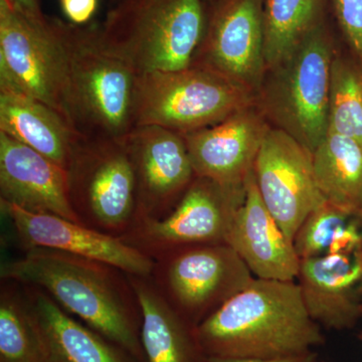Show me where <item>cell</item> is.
<instances>
[{"label": "cell", "instance_id": "cell-1", "mask_svg": "<svg viewBox=\"0 0 362 362\" xmlns=\"http://www.w3.org/2000/svg\"><path fill=\"white\" fill-rule=\"evenodd\" d=\"M1 281L39 288L64 310L136 358L143 349L138 335L139 306L127 275L115 267L68 252L33 247L2 264Z\"/></svg>", "mask_w": 362, "mask_h": 362}, {"label": "cell", "instance_id": "cell-2", "mask_svg": "<svg viewBox=\"0 0 362 362\" xmlns=\"http://www.w3.org/2000/svg\"><path fill=\"white\" fill-rule=\"evenodd\" d=\"M214 357L275 359L304 356L323 337L294 281L254 279L197 327Z\"/></svg>", "mask_w": 362, "mask_h": 362}, {"label": "cell", "instance_id": "cell-3", "mask_svg": "<svg viewBox=\"0 0 362 362\" xmlns=\"http://www.w3.org/2000/svg\"><path fill=\"white\" fill-rule=\"evenodd\" d=\"M202 0H116L98 23L102 47L137 75L192 66L206 30Z\"/></svg>", "mask_w": 362, "mask_h": 362}, {"label": "cell", "instance_id": "cell-4", "mask_svg": "<svg viewBox=\"0 0 362 362\" xmlns=\"http://www.w3.org/2000/svg\"><path fill=\"white\" fill-rule=\"evenodd\" d=\"M65 49L71 127L86 138L121 139L134 128L137 74L102 47L98 23L57 18Z\"/></svg>", "mask_w": 362, "mask_h": 362}, {"label": "cell", "instance_id": "cell-5", "mask_svg": "<svg viewBox=\"0 0 362 362\" xmlns=\"http://www.w3.org/2000/svg\"><path fill=\"white\" fill-rule=\"evenodd\" d=\"M66 170L69 201L82 225L121 239L134 228L137 177L123 138L80 136Z\"/></svg>", "mask_w": 362, "mask_h": 362}, {"label": "cell", "instance_id": "cell-6", "mask_svg": "<svg viewBox=\"0 0 362 362\" xmlns=\"http://www.w3.org/2000/svg\"><path fill=\"white\" fill-rule=\"evenodd\" d=\"M252 96L251 90L201 66L142 74L136 78L134 124L185 134L251 107Z\"/></svg>", "mask_w": 362, "mask_h": 362}, {"label": "cell", "instance_id": "cell-7", "mask_svg": "<svg viewBox=\"0 0 362 362\" xmlns=\"http://www.w3.org/2000/svg\"><path fill=\"white\" fill-rule=\"evenodd\" d=\"M0 89L39 100L71 127L68 64L57 18L37 23L0 0Z\"/></svg>", "mask_w": 362, "mask_h": 362}, {"label": "cell", "instance_id": "cell-8", "mask_svg": "<svg viewBox=\"0 0 362 362\" xmlns=\"http://www.w3.org/2000/svg\"><path fill=\"white\" fill-rule=\"evenodd\" d=\"M332 47L317 23L277 68L268 89V109L286 131L312 154L328 133Z\"/></svg>", "mask_w": 362, "mask_h": 362}, {"label": "cell", "instance_id": "cell-9", "mask_svg": "<svg viewBox=\"0 0 362 362\" xmlns=\"http://www.w3.org/2000/svg\"><path fill=\"white\" fill-rule=\"evenodd\" d=\"M245 194L197 176L175 209L158 220L143 218L122 239L156 259L177 247L223 240Z\"/></svg>", "mask_w": 362, "mask_h": 362}, {"label": "cell", "instance_id": "cell-10", "mask_svg": "<svg viewBox=\"0 0 362 362\" xmlns=\"http://www.w3.org/2000/svg\"><path fill=\"white\" fill-rule=\"evenodd\" d=\"M250 273L226 244L165 255L156 259L150 278L173 309L199 315L244 289L254 280Z\"/></svg>", "mask_w": 362, "mask_h": 362}, {"label": "cell", "instance_id": "cell-11", "mask_svg": "<svg viewBox=\"0 0 362 362\" xmlns=\"http://www.w3.org/2000/svg\"><path fill=\"white\" fill-rule=\"evenodd\" d=\"M254 175L264 204L291 242L309 214L327 202L316 181L311 152L280 128L267 132Z\"/></svg>", "mask_w": 362, "mask_h": 362}, {"label": "cell", "instance_id": "cell-12", "mask_svg": "<svg viewBox=\"0 0 362 362\" xmlns=\"http://www.w3.org/2000/svg\"><path fill=\"white\" fill-rule=\"evenodd\" d=\"M192 66L259 89L267 70L261 0H218Z\"/></svg>", "mask_w": 362, "mask_h": 362}, {"label": "cell", "instance_id": "cell-13", "mask_svg": "<svg viewBox=\"0 0 362 362\" xmlns=\"http://www.w3.org/2000/svg\"><path fill=\"white\" fill-rule=\"evenodd\" d=\"M123 140L137 177V221L168 216L197 177L183 135L143 125L135 126Z\"/></svg>", "mask_w": 362, "mask_h": 362}, {"label": "cell", "instance_id": "cell-14", "mask_svg": "<svg viewBox=\"0 0 362 362\" xmlns=\"http://www.w3.org/2000/svg\"><path fill=\"white\" fill-rule=\"evenodd\" d=\"M23 249L45 247L101 262L127 275L150 278L156 259L123 239L54 214L30 213L0 202Z\"/></svg>", "mask_w": 362, "mask_h": 362}, {"label": "cell", "instance_id": "cell-15", "mask_svg": "<svg viewBox=\"0 0 362 362\" xmlns=\"http://www.w3.org/2000/svg\"><path fill=\"white\" fill-rule=\"evenodd\" d=\"M269 129L251 106L220 123L182 135L197 176L242 189Z\"/></svg>", "mask_w": 362, "mask_h": 362}, {"label": "cell", "instance_id": "cell-16", "mask_svg": "<svg viewBox=\"0 0 362 362\" xmlns=\"http://www.w3.org/2000/svg\"><path fill=\"white\" fill-rule=\"evenodd\" d=\"M225 243L257 278L294 281L299 275L301 259L264 204L254 168L245 181L244 197L233 214Z\"/></svg>", "mask_w": 362, "mask_h": 362}, {"label": "cell", "instance_id": "cell-17", "mask_svg": "<svg viewBox=\"0 0 362 362\" xmlns=\"http://www.w3.org/2000/svg\"><path fill=\"white\" fill-rule=\"evenodd\" d=\"M0 202L81 223L69 201L66 169L4 132H0Z\"/></svg>", "mask_w": 362, "mask_h": 362}, {"label": "cell", "instance_id": "cell-18", "mask_svg": "<svg viewBox=\"0 0 362 362\" xmlns=\"http://www.w3.org/2000/svg\"><path fill=\"white\" fill-rule=\"evenodd\" d=\"M298 277L314 320L343 327L362 311L356 303L362 290V250L301 259Z\"/></svg>", "mask_w": 362, "mask_h": 362}, {"label": "cell", "instance_id": "cell-19", "mask_svg": "<svg viewBox=\"0 0 362 362\" xmlns=\"http://www.w3.org/2000/svg\"><path fill=\"white\" fill-rule=\"evenodd\" d=\"M20 285L45 362H124L99 333L78 323L47 293Z\"/></svg>", "mask_w": 362, "mask_h": 362}, {"label": "cell", "instance_id": "cell-20", "mask_svg": "<svg viewBox=\"0 0 362 362\" xmlns=\"http://www.w3.org/2000/svg\"><path fill=\"white\" fill-rule=\"evenodd\" d=\"M0 132L66 169L78 135L64 117L35 98L0 89Z\"/></svg>", "mask_w": 362, "mask_h": 362}, {"label": "cell", "instance_id": "cell-21", "mask_svg": "<svg viewBox=\"0 0 362 362\" xmlns=\"http://www.w3.org/2000/svg\"><path fill=\"white\" fill-rule=\"evenodd\" d=\"M312 156L316 181L326 201L362 214V142L327 133Z\"/></svg>", "mask_w": 362, "mask_h": 362}, {"label": "cell", "instance_id": "cell-22", "mask_svg": "<svg viewBox=\"0 0 362 362\" xmlns=\"http://www.w3.org/2000/svg\"><path fill=\"white\" fill-rule=\"evenodd\" d=\"M127 278L139 306L140 341L147 362H187V342L173 307L151 278Z\"/></svg>", "mask_w": 362, "mask_h": 362}, {"label": "cell", "instance_id": "cell-23", "mask_svg": "<svg viewBox=\"0 0 362 362\" xmlns=\"http://www.w3.org/2000/svg\"><path fill=\"white\" fill-rule=\"evenodd\" d=\"M295 250L301 259L362 250V214L326 202L298 230Z\"/></svg>", "mask_w": 362, "mask_h": 362}, {"label": "cell", "instance_id": "cell-24", "mask_svg": "<svg viewBox=\"0 0 362 362\" xmlns=\"http://www.w3.org/2000/svg\"><path fill=\"white\" fill-rule=\"evenodd\" d=\"M320 0H266L263 11L267 70L283 63L318 23Z\"/></svg>", "mask_w": 362, "mask_h": 362}, {"label": "cell", "instance_id": "cell-25", "mask_svg": "<svg viewBox=\"0 0 362 362\" xmlns=\"http://www.w3.org/2000/svg\"><path fill=\"white\" fill-rule=\"evenodd\" d=\"M0 362H45L23 290L11 281L0 292Z\"/></svg>", "mask_w": 362, "mask_h": 362}, {"label": "cell", "instance_id": "cell-26", "mask_svg": "<svg viewBox=\"0 0 362 362\" xmlns=\"http://www.w3.org/2000/svg\"><path fill=\"white\" fill-rule=\"evenodd\" d=\"M328 133L362 142V66L333 58L331 65Z\"/></svg>", "mask_w": 362, "mask_h": 362}, {"label": "cell", "instance_id": "cell-27", "mask_svg": "<svg viewBox=\"0 0 362 362\" xmlns=\"http://www.w3.org/2000/svg\"><path fill=\"white\" fill-rule=\"evenodd\" d=\"M345 39L362 66V0H332Z\"/></svg>", "mask_w": 362, "mask_h": 362}, {"label": "cell", "instance_id": "cell-28", "mask_svg": "<svg viewBox=\"0 0 362 362\" xmlns=\"http://www.w3.org/2000/svg\"><path fill=\"white\" fill-rule=\"evenodd\" d=\"M59 4L69 23L75 25L90 23L98 8V0H61Z\"/></svg>", "mask_w": 362, "mask_h": 362}, {"label": "cell", "instance_id": "cell-29", "mask_svg": "<svg viewBox=\"0 0 362 362\" xmlns=\"http://www.w3.org/2000/svg\"><path fill=\"white\" fill-rule=\"evenodd\" d=\"M8 2L30 20L40 23H47L49 20L42 11L40 0H8Z\"/></svg>", "mask_w": 362, "mask_h": 362}, {"label": "cell", "instance_id": "cell-30", "mask_svg": "<svg viewBox=\"0 0 362 362\" xmlns=\"http://www.w3.org/2000/svg\"><path fill=\"white\" fill-rule=\"evenodd\" d=\"M211 362H313V357L309 354L275 359L254 358V357H214Z\"/></svg>", "mask_w": 362, "mask_h": 362}, {"label": "cell", "instance_id": "cell-31", "mask_svg": "<svg viewBox=\"0 0 362 362\" xmlns=\"http://www.w3.org/2000/svg\"><path fill=\"white\" fill-rule=\"evenodd\" d=\"M114 1H116V0H114Z\"/></svg>", "mask_w": 362, "mask_h": 362}, {"label": "cell", "instance_id": "cell-32", "mask_svg": "<svg viewBox=\"0 0 362 362\" xmlns=\"http://www.w3.org/2000/svg\"><path fill=\"white\" fill-rule=\"evenodd\" d=\"M59 1H61V0H59Z\"/></svg>", "mask_w": 362, "mask_h": 362}, {"label": "cell", "instance_id": "cell-33", "mask_svg": "<svg viewBox=\"0 0 362 362\" xmlns=\"http://www.w3.org/2000/svg\"><path fill=\"white\" fill-rule=\"evenodd\" d=\"M361 308H362V306H361Z\"/></svg>", "mask_w": 362, "mask_h": 362}]
</instances>
